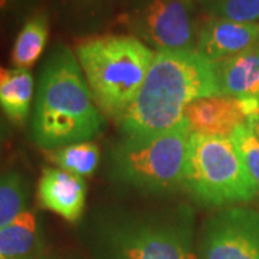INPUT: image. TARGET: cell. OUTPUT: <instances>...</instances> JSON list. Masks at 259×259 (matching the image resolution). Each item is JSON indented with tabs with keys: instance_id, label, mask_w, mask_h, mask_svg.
<instances>
[{
	"instance_id": "1",
	"label": "cell",
	"mask_w": 259,
	"mask_h": 259,
	"mask_svg": "<svg viewBox=\"0 0 259 259\" xmlns=\"http://www.w3.org/2000/svg\"><path fill=\"white\" fill-rule=\"evenodd\" d=\"M104 114L94 100L71 48L55 44L37 78L32 140L45 151L90 141L100 134Z\"/></svg>"
},
{
	"instance_id": "2",
	"label": "cell",
	"mask_w": 259,
	"mask_h": 259,
	"mask_svg": "<svg viewBox=\"0 0 259 259\" xmlns=\"http://www.w3.org/2000/svg\"><path fill=\"white\" fill-rule=\"evenodd\" d=\"M221 95L213 64L197 51H158L139 95L118 121L124 136H147L183 120L196 100Z\"/></svg>"
},
{
	"instance_id": "3",
	"label": "cell",
	"mask_w": 259,
	"mask_h": 259,
	"mask_svg": "<svg viewBox=\"0 0 259 259\" xmlns=\"http://www.w3.org/2000/svg\"><path fill=\"white\" fill-rule=\"evenodd\" d=\"M154 51L130 35L85 37L75 47V56L104 115L118 121L136 101Z\"/></svg>"
},
{
	"instance_id": "4",
	"label": "cell",
	"mask_w": 259,
	"mask_h": 259,
	"mask_svg": "<svg viewBox=\"0 0 259 259\" xmlns=\"http://www.w3.org/2000/svg\"><path fill=\"white\" fill-rule=\"evenodd\" d=\"M110 212L97 223L98 241L108 259H199L189 210Z\"/></svg>"
},
{
	"instance_id": "5",
	"label": "cell",
	"mask_w": 259,
	"mask_h": 259,
	"mask_svg": "<svg viewBox=\"0 0 259 259\" xmlns=\"http://www.w3.org/2000/svg\"><path fill=\"white\" fill-rule=\"evenodd\" d=\"M192 133L189 121L183 118L175 127L160 133L124 136L110 150V176L118 183L150 194L183 189Z\"/></svg>"
},
{
	"instance_id": "6",
	"label": "cell",
	"mask_w": 259,
	"mask_h": 259,
	"mask_svg": "<svg viewBox=\"0 0 259 259\" xmlns=\"http://www.w3.org/2000/svg\"><path fill=\"white\" fill-rule=\"evenodd\" d=\"M183 189L197 203L231 207L259 196L231 137L192 133L186 157Z\"/></svg>"
},
{
	"instance_id": "7",
	"label": "cell",
	"mask_w": 259,
	"mask_h": 259,
	"mask_svg": "<svg viewBox=\"0 0 259 259\" xmlns=\"http://www.w3.org/2000/svg\"><path fill=\"white\" fill-rule=\"evenodd\" d=\"M117 20L156 52L197 48L200 26L194 0H122Z\"/></svg>"
},
{
	"instance_id": "8",
	"label": "cell",
	"mask_w": 259,
	"mask_h": 259,
	"mask_svg": "<svg viewBox=\"0 0 259 259\" xmlns=\"http://www.w3.org/2000/svg\"><path fill=\"white\" fill-rule=\"evenodd\" d=\"M199 259H259V212L223 207L206 221Z\"/></svg>"
},
{
	"instance_id": "9",
	"label": "cell",
	"mask_w": 259,
	"mask_h": 259,
	"mask_svg": "<svg viewBox=\"0 0 259 259\" xmlns=\"http://www.w3.org/2000/svg\"><path fill=\"white\" fill-rule=\"evenodd\" d=\"M256 45H259L258 23L209 18L199 28L196 51L213 64Z\"/></svg>"
},
{
	"instance_id": "10",
	"label": "cell",
	"mask_w": 259,
	"mask_h": 259,
	"mask_svg": "<svg viewBox=\"0 0 259 259\" xmlns=\"http://www.w3.org/2000/svg\"><path fill=\"white\" fill-rule=\"evenodd\" d=\"M37 202L66 222L79 221L87 202V185L82 177L58 167H45L37 182Z\"/></svg>"
},
{
	"instance_id": "11",
	"label": "cell",
	"mask_w": 259,
	"mask_h": 259,
	"mask_svg": "<svg viewBox=\"0 0 259 259\" xmlns=\"http://www.w3.org/2000/svg\"><path fill=\"white\" fill-rule=\"evenodd\" d=\"M183 117L193 133L221 137H231L235 130L248 121L239 100L225 95L196 100L186 107Z\"/></svg>"
},
{
	"instance_id": "12",
	"label": "cell",
	"mask_w": 259,
	"mask_h": 259,
	"mask_svg": "<svg viewBox=\"0 0 259 259\" xmlns=\"http://www.w3.org/2000/svg\"><path fill=\"white\" fill-rule=\"evenodd\" d=\"M219 93L225 97H259V45L213 62Z\"/></svg>"
},
{
	"instance_id": "13",
	"label": "cell",
	"mask_w": 259,
	"mask_h": 259,
	"mask_svg": "<svg viewBox=\"0 0 259 259\" xmlns=\"http://www.w3.org/2000/svg\"><path fill=\"white\" fill-rule=\"evenodd\" d=\"M33 91L35 82L30 69L0 65V110L12 124L18 127L26 124Z\"/></svg>"
},
{
	"instance_id": "14",
	"label": "cell",
	"mask_w": 259,
	"mask_h": 259,
	"mask_svg": "<svg viewBox=\"0 0 259 259\" xmlns=\"http://www.w3.org/2000/svg\"><path fill=\"white\" fill-rule=\"evenodd\" d=\"M42 249V229L39 218L26 209L0 229V259H36Z\"/></svg>"
},
{
	"instance_id": "15",
	"label": "cell",
	"mask_w": 259,
	"mask_h": 259,
	"mask_svg": "<svg viewBox=\"0 0 259 259\" xmlns=\"http://www.w3.org/2000/svg\"><path fill=\"white\" fill-rule=\"evenodd\" d=\"M122 0H58L65 23L79 33L105 28L118 16Z\"/></svg>"
},
{
	"instance_id": "16",
	"label": "cell",
	"mask_w": 259,
	"mask_h": 259,
	"mask_svg": "<svg viewBox=\"0 0 259 259\" xmlns=\"http://www.w3.org/2000/svg\"><path fill=\"white\" fill-rule=\"evenodd\" d=\"M49 39V18L45 12L30 15L16 33L10 61L15 68L30 69L45 52Z\"/></svg>"
},
{
	"instance_id": "17",
	"label": "cell",
	"mask_w": 259,
	"mask_h": 259,
	"mask_svg": "<svg viewBox=\"0 0 259 259\" xmlns=\"http://www.w3.org/2000/svg\"><path fill=\"white\" fill-rule=\"evenodd\" d=\"M101 151L94 141H81L47 151L49 163L79 177L91 176L100 164Z\"/></svg>"
},
{
	"instance_id": "18",
	"label": "cell",
	"mask_w": 259,
	"mask_h": 259,
	"mask_svg": "<svg viewBox=\"0 0 259 259\" xmlns=\"http://www.w3.org/2000/svg\"><path fill=\"white\" fill-rule=\"evenodd\" d=\"M29 186L19 171H6L0 176V229L12 223L26 210Z\"/></svg>"
},
{
	"instance_id": "19",
	"label": "cell",
	"mask_w": 259,
	"mask_h": 259,
	"mask_svg": "<svg viewBox=\"0 0 259 259\" xmlns=\"http://www.w3.org/2000/svg\"><path fill=\"white\" fill-rule=\"evenodd\" d=\"M199 5L210 18L242 23L259 22V0H202Z\"/></svg>"
},
{
	"instance_id": "20",
	"label": "cell",
	"mask_w": 259,
	"mask_h": 259,
	"mask_svg": "<svg viewBox=\"0 0 259 259\" xmlns=\"http://www.w3.org/2000/svg\"><path fill=\"white\" fill-rule=\"evenodd\" d=\"M231 140L241 156L250 177L259 186V137L248 124H242L232 133Z\"/></svg>"
},
{
	"instance_id": "21",
	"label": "cell",
	"mask_w": 259,
	"mask_h": 259,
	"mask_svg": "<svg viewBox=\"0 0 259 259\" xmlns=\"http://www.w3.org/2000/svg\"><path fill=\"white\" fill-rule=\"evenodd\" d=\"M39 0H0V32L15 29L36 12Z\"/></svg>"
},
{
	"instance_id": "22",
	"label": "cell",
	"mask_w": 259,
	"mask_h": 259,
	"mask_svg": "<svg viewBox=\"0 0 259 259\" xmlns=\"http://www.w3.org/2000/svg\"><path fill=\"white\" fill-rule=\"evenodd\" d=\"M246 124L249 125L250 130L256 134L259 137V112L256 114V115H252L250 118H248V121H246Z\"/></svg>"
},
{
	"instance_id": "23",
	"label": "cell",
	"mask_w": 259,
	"mask_h": 259,
	"mask_svg": "<svg viewBox=\"0 0 259 259\" xmlns=\"http://www.w3.org/2000/svg\"><path fill=\"white\" fill-rule=\"evenodd\" d=\"M3 139H5V130H3V125L0 122V144L3 143Z\"/></svg>"
},
{
	"instance_id": "24",
	"label": "cell",
	"mask_w": 259,
	"mask_h": 259,
	"mask_svg": "<svg viewBox=\"0 0 259 259\" xmlns=\"http://www.w3.org/2000/svg\"><path fill=\"white\" fill-rule=\"evenodd\" d=\"M36 259H44V258H40V256H37V258Z\"/></svg>"
},
{
	"instance_id": "25",
	"label": "cell",
	"mask_w": 259,
	"mask_h": 259,
	"mask_svg": "<svg viewBox=\"0 0 259 259\" xmlns=\"http://www.w3.org/2000/svg\"><path fill=\"white\" fill-rule=\"evenodd\" d=\"M200 2H202V0H197V3H200Z\"/></svg>"
}]
</instances>
